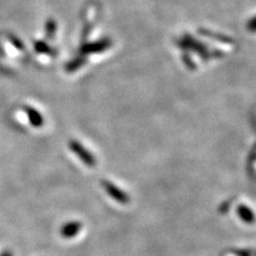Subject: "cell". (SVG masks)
Returning a JSON list of instances; mask_svg holds the SVG:
<instances>
[{
  "label": "cell",
  "instance_id": "obj_1",
  "mask_svg": "<svg viewBox=\"0 0 256 256\" xmlns=\"http://www.w3.org/2000/svg\"><path fill=\"white\" fill-rule=\"evenodd\" d=\"M70 148L80 159L82 160L84 164H86V166H93L95 164V160L92 157V155L79 142L72 141L70 143Z\"/></svg>",
  "mask_w": 256,
  "mask_h": 256
},
{
  "label": "cell",
  "instance_id": "obj_2",
  "mask_svg": "<svg viewBox=\"0 0 256 256\" xmlns=\"http://www.w3.org/2000/svg\"><path fill=\"white\" fill-rule=\"evenodd\" d=\"M24 110H25V112H26L31 126H34V128H41L44 126V124H45L44 116L40 114V112L36 108L30 107V106H25L24 107Z\"/></svg>",
  "mask_w": 256,
  "mask_h": 256
},
{
  "label": "cell",
  "instance_id": "obj_3",
  "mask_svg": "<svg viewBox=\"0 0 256 256\" xmlns=\"http://www.w3.org/2000/svg\"><path fill=\"white\" fill-rule=\"evenodd\" d=\"M34 50L40 54L50 56V57H56V56H57V50L44 41H36L34 43Z\"/></svg>",
  "mask_w": 256,
  "mask_h": 256
},
{
  "label": "cell",
  "instance_id": "obj_4",
  "mask_svg": "<svg viewBox=\"0 0 256 256\" xmlns=\"http://www.w3.org/2000/svg\"><path fill=\"white\" fill-rule=\"evenodd\" d=\"M46 36L48 40H54L56 32H57V22H56L54 20H50L46 22Z\"/></svg>",
  "mask_w": 256,
  "mask_h": 256
},
{
  "label": "cell",
  "instance_id": "obj_5",
  "mask_svg": "<svg viewBox=\"0 0 256 256\" xmlns=\"http://www.w3.org/2000/svg\"><path fill=\"white\" fill-rule=\"evenodd\" d=\"M79 230V224L78 223H72L68 224V226L63 228V234L66 236H72L76 234Z\"/></svg>",
  "mask_w": 256,
  "mask_h": 256
},
{
  "label": "cell",
  "instance_id": "obj_6",
  "mask_svg": "<svg viewBox=\"0 0 256 256\" xmlns=\"http://www.w3.org/2000/svg\"><path fill=\"white\" fill-rule=\"evenodd\" d=\"M8 38L10 40V42L12 43V45L16 48V50H25V46H24V43L22 42V40L18 38V36H15L13 34H10L9 36H8Z\"/></svg>",
  "mask_w": 256,
  "mask_h": 256
},
{
  "label": "cell",
  "instance_id": "obj_7",
  "mask_svg": "<svg viewBox=\"0 0 256 256\" xmlns=\"http://www.w3.org/2000/svg\"><path fill=\"white\" fill-rule=\"evenodd\" d=\"M249 29L252 30V31H256V18L250 22Z\"/></svg>",
  "mask_w": 256,
  "mask_h": 256
}]
</instances>
